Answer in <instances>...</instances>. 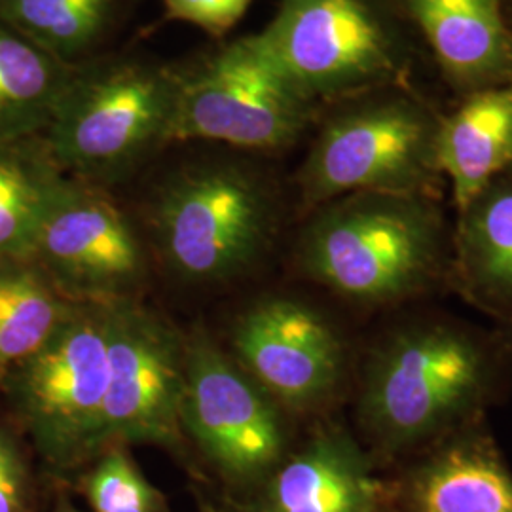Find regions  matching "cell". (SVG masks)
<instances>
[{
  "label": "cell",
  "instance_id": "obj_1",
  "mask_svg": "<svg viewBox=\"0 0 512 512\" xmlns=\"http://www.w3.org/2000/svg\"><path fill=\"white\" fill-rule=\"evenodd\" d=\"M175 114L173 63L103 54L74 67L42 137L63 173L103 186L173 145Z\"/></svg>",
  "mask_w": 512,
  "mask_h": 512
},
{
  "label": "cell",
  "instance_id": "obj_8",
  "mask_svg": "<svg viewBox=\"0 0 512 512\" xmlns=\"http://www.w3.org/2000/svg\"><path fill=\"white\" fill-rule=\"evenodd\" d=\"M109 380V302H76L54 336L6 378L38 452L71 467L99 452Z\"/></svg>",
  "mask_w": 512,
  "mask_h": 512
},
{
  "label": "cell",
  "instance_id": "obj_16",
  "mask_svg": "<svg viewBox=\"0 0 512 512\" xmlns=\"http://www.w3.org/2000/svg\"><path fill=\"white\" fill-rule=\"evenodd\" d=\"M437 165L452 183L459 213L512 165V84L467 95L440 118Z\"/></svg>",
  "mask_w": 512,
  "mask_h": 512
},
{
  "label": "cell",
  "instance_id": "obj_25",
  "mask_svg": "<svg viewBox=\"0 0 512 512\" xmlns=\"http://www.w3.org/2000/svg\"><path fill=\"white\" fill-rule=\"evenodd\" d=\"M366 512H401L397 511V509H391V507H385L384 503H378V505H374L370 511Z\"/></svg>",
  "mask_w": 512,
  "mask_h": 512
},
{
  "label": "cell",
  "instance_id": "obj_19",
  "mask_svg": "<svg viewBox=\"0 0 512 512\" xmlns=\"http://www.w3.org/2000/svg\"><path fill=\"white\" fill-rule=\"evenodd\" d=\"M65 175L42 135L0 143V260H31L40 224Z\"/></svg>",
  "mask_w": 512,
  "mask_h": 512
},
{
  "label": "cell",
  "instance_id": "obj_12",
  "mask_svg": "<svg viewBox=\"0 0 512 512\" xmlns=\"http://www.w3.org/2000/svg\"><path fill=\"white\" fill-rule=\"evenodd\" d=\"M232 344L236 363L279 406L310 410L340 382L344 353L338 334L302 302H258L239 317Z\"/></svg>",
  "mask_w": 512,
  "mask_h": 512
},
{
  "label": "cell",
  "instance_id": "obj_26",
  "mask_svg": "<svg viewBox=\"0 0 512 512\" xmlns=\"http://www.w3.org/2000/svg\"><path fill=\"white\" fill-rule=\"evenodd\" d=\"M59 512H78V511H74V509H71V507H65V509H61V511Z\"/></svg>",
  "mask_w": 512,
  "mask_h": 512
},
{
  "label": "cell",
  "instance_id": "obj_9",
  "mask_svg": "<svg viewBox=\"0 0 512 512\" xmlns=\"http://www.w3.org/2000/svg\"><path fill=\"white\" fill-rule=\"evenodd\" d=\"M184 342L156 313L120 298L109 302V380L99 450L135 442H183Z\"/></svg>",
  "mask_w": 512,
  "mask_h": 512
},
{
  "label": "cell",
  "instance_id": "obj_5",
  "mask_svg": "<svg viewBox=\"0 0 512 512\" xmlns=\"http://www.w3.org/2000/svg\"><path fill=\"white\" fill-rule=\"evenodd\" d=\"M270 181L241 158H207L167 175L148 224L167 266L186 281L213 283L243 272L274 236Z\"/></svg>",
  "mask_w": 512,
  "mask_h": 512
},
{
  "label": "cell",
  "instance_id": "obj_15",
  "mask_svg": "<svg viewBox=\"0 0 512 512\" xmlns=\"http://www.w3.org/2000/svg\"><path fill=\"white\" fill-rule=\"evenodd\" d=\"M268 512H366L382 503V486L361 448L330 427L275 473Z\"/></svg>",
  "mask_w": 512,
  "mask_h": 512
},
{
  "label": "cell",
  "instance_id": "obj_6",
  "mask_svg": "<svg viewBox=\"0 0 512 512\" xmlns=\"http://www.w3.org/2000/svg\"><path fill=\"white\" fill-rule=\"evenodd\" d=\"M258 35L321 114L365 93L408 88L412 59L393 0H279Z\"/></svg>",
  "mask_w": 512,
  "mask_h": 512
},
{
  "label": "cell",
  "instance_id": "obj_2",
  "mask_svg": "<svg viewBox=\"0 0 512 512\" xmlns=\"http://www.w3.org/2000/svg\"><path fill=\"white\" fill-rule=\"evenodd\" d=\"M442 260V219L425 194L359 192L317 207L300 241L311 279L357 302L425 289Z\"/></svg>",
  "mask_w": 512,
  "mask_h": 512
},
{
  "label": "cell",
  "instance_id": "obj_18",
  "mask_svg": "<svg viewBox=\"0 0 512 512\" xmlns=\"http://www.w3.org/2000/svg\"><path fill=\"white\" fill-rule=\"evenodd\" d=\"M126 6L128 0H0V21L76 67L107 54Z\"/></svg>",
  "mask_w": 512,
  "mask_h": 512
},
{
  "label": "cell",
  "instance_id": "obj_4",
  "mask_svg": "<svg viewBox=\"0 0 512 512\" xmlns=\"http://www.w3.org/2000/svg\"><path fill=\"white\" fill-rule=\"evenodd\" d=\"M298 173L306 207L359 194H425L440 177V118L408 88H384L323 110Z\"/></svg>",
  "mask_w": 512,
  "mask_h": 512
},
{
  "label": "cell",
  "instance_id": "obj_22",
  "mask_svg": "<svg viewBox=\"0 0 512 512\" xmlns=\"http://www.w3.org/2000/svg\"><path fill=\"white\" fill-rule=\"evenodd\" d=\"M84 492L95 512H160L162 495L120 444H110L86 476Z\"/></svg>",
  "mask_w": 512,
  "mask_h": 512
},
{
  "label": "cell",
  "instance_id": "obj_17",
  "mask_svg": "<svg viewBox=\"0 0 512 512\" xmlns=\"http://www.w3.org/2000/svg\"><path fill=\"white\" fill-rule=\"evenodd\" d=\"M73 71L0 21V143L44 135Z\"/></svg>",
  "mask_w": 512,
  "mask_h": 512
},
{
  "label": "cell",
  "instance_id": "obj_14",
  "mask_svg": "<svg viewBox=\"0 0 512 512\" xmlns=\"http://www.w3.org/2000/svg\"><path fill=\"white\" fill-rule=\"evenodd\" d=\"M406 512H512V473L480 433L444 437L404 480Z\"/></svg>",
  "mask_w": 512,
  "mask_h": 512
},
{
  "label": "cell",
  "instance_id": "obj_24",
  "mask_svg": "<svg viewBox=\"0 0 512 512\" xmlns=\"http://www.w3.org/2000/svg\"><path fill=\"white\" fill-rule=\"evenodd\" d=\"M25 465L16 442L0 431V512H23Z\"/></svg>",
  "mask_w": 512,
  "mask_h": 512
},
{
  "label": "cell",
  "instance_id": "obj_23",
  "mask_svg": "<svg viewBox=\"0 0 512 512\" xmlns=\"http://www.w3.org/2000/svg\"><path fill=\"white\" fill-rule=\"evenodd\" d=\"M165 19L198 27L209 37L222 40L243 16L253 0H160Z\"/></svg>",
  "mask_w": 512,
  "mask_h": 512
},
{
  "label": "cell",
  "instance_id": "obj_7",
  "mask_svg": "<svg viewBox=\"0 0 512 512\" xmlns=\"http://www.w3.org/2000/svg\"><path fill=\"white\" fill-rule=\"evenodd\" d=\"M175 143H211L238 152H279L319 120L260 35H245L173 63Z\"/></svg>",
  "mask_w": 512,
  "mask_h": 512
},
{
  "label": "cell",
  "instance_id": "obj_21",
  "mask_svg": "<svg viewBox=\"0 0 512 512\" xmlns=\"http://www.w3.org/2000/svg\"><path fill=\"white\" fill-rule=\"evenodd\" d=\"M458 253L476 293L512 304V183L494 181L461 211Z\"/></svg>",
  "mask_w": 512,
  "mask_h": 512
},
{
  "label": "cell",
  "instance_id": "obj_10",
  "mask_svg": "<svg viewBox=\"0 0 512 512\" xmlns=\"http://www.w3.org/2000/svg\"><path fill=\"white\" fill-rule=\"evenodd\" d=\"M31 260L74 302L129 298L145 251L128 215L99 184L65 175L44 215Z\"/></svg>",
  "mask_w": 512,
  "mask_h": 512
},
{
  "label": "cell",
  "instance_id": "obj_3",
  "mask_svg": "<svg viewBox=\"0 0 512 512\" xmlns=\"http://www.w3.org/2000/svg\"><path fill=\"white\" fill-rule=\"evenodd\" d=\"M492 382L482 344L446 323L397 330L366 368L359 416L387 452L444 439L475 414Z\"/></svg>",
  "mask_w": 512,
  "mask_h": 512
},
{
  "label": "cell",
  "instance_id": "obj_11",
  "mask_svg": "<svg viewBox=\"0 0 512 512\" xmlns=\"http://www.w3.org/2000/svg\"><path fill=\"white\" fill-rule=\"evenodd\" d=\"M183 429L224 475L251 480L279 463V404L205 334L184 344Z\"/></svg>",
  "mask_w": 512,
  "mask_h": 512
},
{
  "label": "cell",
  "instance_id": "obj_20",
  "mask_svg": "<svg viewBox=\"0 0 512 512\" xmlns=\"http://www.w3.org/2000/svg\"><path fill=\"white\" fill-rule=\"evenodd\" d=\"M74 300L29 260H0V382L65 323Z\"/></svg>",
  "mask_w": 512,
  "mask_h": 512
},
{
  "label": "cell",
  "instance_id": "obj_13",
  "mask_svg": "<svg viewBox=\"0 0 512 512\" xmlns=\"http://www.w3.org/2000/svg\"><path fill=\"white\" fill-rule=\"evenodd\" d=\"M420 31L444 78L465 95L512 84L505 0H393Z\"/></svg>",
  "mask_w": 512,
  "mask_h": 512
}]
</instances>
